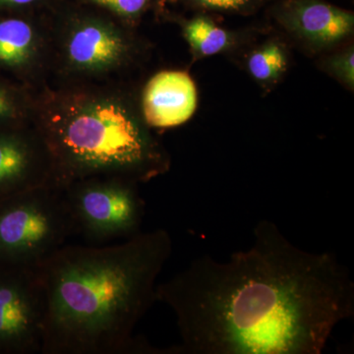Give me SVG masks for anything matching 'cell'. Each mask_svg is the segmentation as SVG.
Segmentation results:
<instances>
[{
  "mask_svg": "<svg viewBox=\"0 0 354 354\" xmlns=\"http://www.w3.org/2000/svg\"><path fill=\"white\" fill-rule=\"evenodd\" d=\"M316 66L342 87L354 91V44L353 41L316 57Z\"/></svg>",
  "mask_w": 354,
  "mask_h": 354,
  "instance_id": "cell-14",
  "label": "cell"
},
{
  "mask_svg": "<svg viewBox=\"0 0 354 354\" xmlns=\"http://www.w3.org/2000/svg\"><path fill=\"white\" fill-rule=\"evenodd\" d=\"M180 344L167 354H321L354 315V281L334 252L304 250L274 221L225 262L203 255L158 283Z\"/></svg>",
  "mask_w": 354,
  "mask_h": 354,
  "instance_id": "cell-1",
  "label": "cell"
},
{
  "mask_svg": "<svg viewBox=\"0 0 354 354\" xmlns=\"http://www.w3.org/2000/svg\"><path fill=\"white\" fill-rule=\"evenodd\" d=\"M67 32L64 39L67 64L82 73H102L118 68L128 62L134 51L129 37L102 18H77Z\"/></svg>",
  "mask_w": 354,
  "mask_h": 354,
  "instance_id": "cell-8",
  "label": "cell"
},
{
  "mask_svg": "<svg viewBox=\"0 0 354 354\" xmlns=\"http://www.w3.org/2000/svg\"><path fill=\"white\" fill-rule=\"evenodd\" d=\"M265 10L274 30L307 57L353 41V11L326 0H274Z\"/></svg>",
  "mask_w": 354,
  "mask_h": 354,
  "instance_id": "cell-7",
  "label": "cell"
},
{
  "mask_svg": "<svg viewBox=\"0 0 354 354\" xmlns=\"http://www.w3.org/2000/svg\"><path fill=\"white\" fill-rule=\"evenodd\" d=\"M274 0H176L193 12L252 16Z\"/></svg>",
  "mask_w": 354,
  "mask_h": 354,
  "instance_id": "cell-15",
  "label": "cell"
},
{
  "mask_svg": "<svg viewBox=\"0 0 354 354\" xmlns=\"http://www.w3.org/2000/svg\"><path fill=\"white\" fill-rule=\"evenodd\" d=\"M106 10L128 22H136L150 9L162 6L165 2H176V0H84Z\"/></svg>",
  "mask_w": 354,
  "mask_h": 354,
  "instance_id": "cell-16",
  "label": "cell"
},
{
  "mask_svg": "<svg viewBox=\"0 0 354 354\" xmlns=\"http://www.w3.org/2000/svg\"><path fill=\"white\" fill-rule=\"evenodd\" d=\"M38 50V35L31 23L17 17L0 19V69H25L34 62Z\"/></svg>",
  "mask_w": 354,
  "mask_h": 354,
  "instance_id": "cell-13",
  "label": "cell"
},
{
  "mask_svg": "<svg viewBox=\"0 0 354 354\" xmlns=\"http://www.w3.org/2000/svg\"><path fill=\"white\" fill-rule=\"evenodd\" d=\"M64 188L39 186L0 200V263L37 267L74 234Z\"/></svg>",
  "mask_w": 354,
  "mask_h": 354,
  "instance_id": "cell-4",
  "label": "cell"
},
{
  "mask_svg": "<svg viewBox=\"0 0 354 354\" xmlns=\"http://www.w3.org/2000/svg\"><path fill=\"white\" fill-rule=\"evenodd\" d=\"M22 104L15 90L0 81V130L20 127Z\"/></svg>",
  "mask_w": 354,
  "mask_h": 354,
  "instance_id": "cell-17",
  "label": "cell"
},
{
  "mask_svg": "<svg viewBox=\"0 0 354 354\" xmlns=\"http://www.w3.org/2000/svg\"><path fill=\"white\" fill-rule=\"evenodd\" d=\"M138 183L121 176H94L64 187L74 232L92 243L141 234L145 202Z\"/></svg>",
  "mask_w": 354,
  "mask_h": 354,
  "instance_id": "cell-5",
  "label": "cell"
},
{
  "mask_svg": "<svg viewBox=\"0 0 354 354\" xmlns=\"http://www.w3.org/2000/svg\"><path fill=\"white\" fill-rule=\"evenodd\" d=\"M44 316L37 267L0 263V354L41 353Z\"/></svg>",
  "mask_w": 354,
  "mask_h": 354,
  "instance_id": "cell-6",
  "label": "cell"
},
{
  "mask_svg": "<svg viewBox=\"0 0 354 354\" xmlns=\"http://www.w3.org/2000/svg\"><path fill=\"white\" fill-rule=\"evenodd\" d=\"M292 46L274 29L264 32L234 58L265 94L285 80L292 64Z\"/></svg>",
  "mask_w": 354,
  "mask_h": 354,
  "instance_id": "cell-12",
  "label": "cell"
},
{
  "mask_svg": "<svg viewBox=\"0 0 354 354\" xmlns=\"http://www.w3.org/2000/svg\"><path fill=\"white\" fill-rule=\"evenodd\" d=\"M37 131L64 188L94 176L142 183L171 169V157L132 102L99 94L67 95L44 114Z\"/></svg>",
  "mask_w": 354,
  "mask_h": 354,
  "instance_id": "cell-3",
  "label": "cell"
},
{
  "mask_svg": "<svg viewBox=\"0 0 354 354\" xmlns=\"http://www.w3.org/2000/svg\"><path fill=\"white\" fill-rule=\"evenodd\" d=\"M164 228L118 244L64 245L37 272L44 300L46 354H165L135 330L156 302L171 259Z\"/></svg>",
  "mask_w": 354,
  "mask_h": 354,
  "instance_id": "cell-2",
  "label": "cell"
},
{
  "mask_svg": "<svg viewBox=\"0 0 354 354\" xmlns=\"http://www.w3.org/2000/svg\"><path fill=\"white\" fill-rule=\"evenodd\" d=\"M39 1L41 0H0V8H24Z\"/></svg>",
  "mask_w": 354,
  "mask_h": 354,
  "instance_id": "cell-18",
  "label": "cell"
},
{
  "mask_svg": "<svg viewBox=\"0 0 354 354\" xmlns=\"http://www.w3.org/2000/svg\"><path fill=\"white\" fill-rule=\"evenodd\" d=\"M197 106L198 91L192 77L183 70H164L146 84L141 113L149 127L167 129L190 120Z\"/></svg>",
  "mask_w": 354,
  "mask_h": 354,
  "instance_id": "cell-10",
  "label": "cell"
},
{
  "mask_svg": "<svg viewBox=\"0 0 354 354\" xmlns=\"http://www.w3.org/2000/svg\"><path fill=\"white\" fill-rule=\"evenodd\" d=\"M178 24L194 62L221 55L234 59L266 30L230 29L218 23L212 14L202 12H194L188 18L180 17Z\"/></svg>",
  "mask_w": 354,
  "mask_h": 354,
  "instance_id": "cell-11",
  "label": "cell"
},
{
  "mask_svg": "<svg viewBox=\"0 0 354 354\" xmlns=\"http://www.w3.org/2000/svg\"><path fill=\"white\" fill-rule=\"evenodd\" d=\"M55 183L50 153L38 131L0 130V200Z\"/></svg>",
  "mask_w": 354,
  "mask_h": 354,
  "instance_id": "cell-9",
  "label": "cell"
}]
</instances>
